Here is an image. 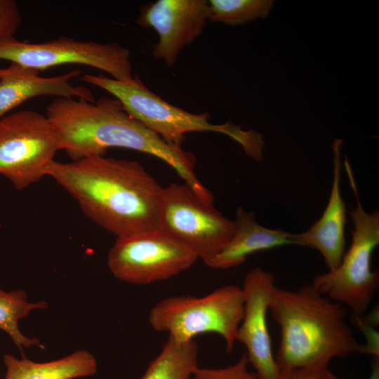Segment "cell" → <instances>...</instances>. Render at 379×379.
<instances>
[{
	"label": "cell",
	"instance_id": "5",
	"mask_svg": "<svg viewBox=\"0 0 379 379\" xmlns=\"http://www.w3.org/2000/svg\"><path fill=\"white\" fill-rule=\"evenodd\" d=\"M244 313L241 287L228 284L204 296L190 295L166 297L157 302L148 321L156 331L167 333L173 339L186 342L200 334H218L231 352L237 342Z\"/></svg>",
	"mask_w": 379,
	"mask_h": 379
},
{
	"label": "cell",
	"instance_id": "19",
	"mask_svg": "<svg viewBox=\"0 0 379 379\" xmlns=\"http://www.w3.org/2000/svg\"><path fill=\"white\" fill-rule=\"evenodd\" d=\"M210 20L237 26L257 18H265L272 9V0H210Z\"/></svg>",
	"mask_w": 379,
	"mask_h": 379
},
{
	"label": "cell",
	"instance_id": "7",
	"mask_svg": "<svg viewBox=\"0 0 379 379\" xmlns=\"http://www.w3.org/2000/svg\"><path fill=\"white\" fill-rule=\"evenodd\" d=\"M60 142L46 115L30 109L0 119V174L18 190L46 176Z\"/></svg>",
	"mask_w": 379,
	"mask_h": 379
},
{
	"label": "cell",
	"instance_id": "6",
	"mask_svg": "<svg viewBox=\"0 0 379 379\" xmlns=\"http://www.w3.org/2000/svg\"><path fill=\"white\" fill-rule=\"evenodd\" d=\"M357 200L350 213L354 229L352 243L340 265L333 271L319 274L311 284L321 294L350 308L356 317L362 316L378 288V270L371 267L372 254L379 244V212H366L359 199L349 161L345 160Z\"/></svg>",
	"mask_w": 379,
	"mask_h": 379
},
{
	"label": "cell",
	"instance_id": "1",
	"mask_svg": "<svg viewBox=\"0 0 379 379\" xmlns=\"http://www.w3.org/2000/svg\"><path fill=\"white\" fill-rule=\"evenodd\" d=\"M46 176L117 238L159 229L164 187L137 161L102 154L53 161Z\"/></svg>",
	"mask_w": 379,
	"mask_h": 379
},
{
	"label": "cell",
	"instance_id": "4",
	"mask_svg": "<svg viewBox=\"0 0 379 379\" xmlns=\"http://www.w3.org/2000/svg\"><path fill=\"white\" fill-rule=\"evenodd\" d=\"M81 79L109 92L131 116L170 144L180 145L188 133L213 131L237 141L255 161L262 159L265 142L258 132L245 131L231 122L211 124L209 114H193L170 104L150 91L137 76L119 81L103 74H86Z\"/></svg>",
	"mask_w": 379,
	"mask_h": 379
},
{
	"label": "cell",
	"instance_id": "17",
	"mask_svg": "<svg viewBox=\"0 0 379 379\" xmlns=\"http://www.w3.org/2000/svg\"><path fill=\"white\" fill-rule=\"evenodd\" d=\"M194 340L181 342L168 337L140 379H192L198 365Z\"/></svg>",
	"mask_w": 379,
	"mask_h": 379
},
{
	"label": "cell",
	"instance_id": "23",
	"mask_svg": "<svg viewBox=\"0 0 379 379\" xmlns=\"http://www.w3.org/2000/svg\"><path fill=\"white\" fill-rule=\"evenodd\" d=\"M379 357H373L371 362V371L368 379H379Z\"/></svg>",
	"mask_w": 379,
	"mask_h": 379
},
{
	"label": "cell",
	"instance_id": "16",
	"mask_svg": "<svg viewBox=\"0 0 379 379\" xmlns=\"http://www.w3.org/2000/svg\"><path fill=\"white\" fill-rule=\"evenodd\" d=\"M6 371L4 379H74L88 377L98 371L95 357L90 352L77 350L48 362H35L11 354L3 358Z\"/></svg>",
	"mask_w": 379,
	"mask_h": 379
},
{
	"label": "cell",
	"instance_id": "24",
	"mask_svg": "<svg viewBox=\"0 0 379 379\" xmlns=\"http://www.w3.org/2000/svg\"><path fill=\"white\" fill-rule=\"evenodd\" d=\"M1 68L0 67V72H1Z\"/></svg>",
	"mask_w": 379,
	"mask_h": 379
},
{
	"label": "cell",
	"instance_id": "11",
	"mask_svg": "<svg viewBox=\"0 0 379 379\" xmlns=\"http://www.w3.org/2000/svg\"><path fill=\"white\" fill-rule=\"evenodd\" d=\"M210 17L206 0H158L140 8L137 22L157 32L152 55L171 67L184 48L203 33Z\"/></svg>",
	"mask_w": 379,
	"mask_h": 379
},
{
	"label": "cell",
	"instance_id": "12",
	"mask_svg": "<svg viewBox=\"0 0 379 379\" xmlns=\"http://www.w3.org/2000/svg\"><path fill=\"white\" fill-rule=\"evenodd\" d=\"M275 286L273 274L260 267L246 273L241 286L244 313L237 341L245 346L248 363L260 379H276L279 373L267 324Z\"/></svg>",
	"mask_w": 379,
	"mask_h": 379
},
{
	"label": "cell",
	"instance_id": "18",
	"mask_svg": "<svg viewBox=\"0 0 379 379\" xmlns=\"http://www.w3.org/2000/svg\"><path fill=\"white\" fill-rule=\"evenodd\" d=\"M48 307L46 301L29 302L26 291L22 289L5 291L0 288V329L10 336L21 351L22 348L40 345L37 338H28L20 331L18 322L32 311Z\"/></svg>",
	"mask_w": 379,
	"mask_h": 379
},
{
	"label": "cell",
	"instance_id": "22",
	"mask_svg": "<svg viewBox=\"0 0 379 379\" xmlns=\"http://www.w3.org/2000/svg\"><path fill=\"white\" fill-rule=\"evenodd\" d=\"M276 379H340L329 368H296L279 370Z\"/></svg>",
	"mask_w": 379,
	"mask_h": 379
},
{
	"label": "cell",
	"instance_id": "20",
	"mask_svg": "<svg viewBox=\"0 0 379 379\" xmlns=\"http://www.w3.org/2000/svg\"><path fill=\"white\" fill-rule=\"evenodd\" d=\"M246 354L235 363L222 368L198 367L192 379H260L255 371L248 368Z\"/></svg>",
	"mask_w": 379,
	"mask_h": 379
},
{
	"label": "cell",
	"instance_id": "8",
	"mask_svg": "<svg viewBox=\"0 0 379 379\" xmlns=\"http://www.w3.org/2000/svg\"><path fill=\"white\" fill-rule=\"evenodd\" d=\"M159 229L193 252L205 264L230 241L234 220L204 201L186 183L164 187Z\"/></svg>",
	"mask_w": 379,
	"mask_h": 379
},
{
	"label": "cell",
	"instance_id": "2",
	"mask_svg": "<svg viewBox=\"0 0 379 379\" xmlns=\"http://www.w3.org/2000/svg\"><path fill=\"white\" fill-rule=\"evenodd\" d=\"M46 115L55 129L61 149L72 160L105 155L111 147L138 151L168 164L202 199L211 196L195 174L194 155L180 145L167 142L147 128L114 97L94 102L57 98L47 106Z\"/></svg>",
	"mask_w": 379,
	"mask_h": 379
},
{
	"label": "cell",
	"instance_id": "14",
	"mask_svg": "<svg viewBox=\"0 0 379 379\" xmlns=\"http://www.w3.org/2000/svg\"><path fill=\"white\" fill-rule=\"evenodd\" d=\"M39 71L11 63L0 72V119L27 100L41 95L82 98L94 102L91 91L70 81L81 75L77 69L55 77H44Z\"/></svg>",
	"mask_w": 379,
	"mask_h": 379
},
{
	"label": "cell",
	"instance_id": "15",
	"mask_svg": "<svg viewBox=\"0 0 379 379\" xmlns=\"http://www.w3.org/2000/svg\"><path fill=\"white\" fill-rule=\"evenodd\" d=\"M233 234L227 244L206 265L227 270L241 265L248 255L260 251L292 244L291 233L260 225L255 213L239 207L234 220Z\"/></svg>",
	"mask_w": 379,
	"mask_h": 379
},
{
	"label": "cell",
	"instance_id": "13",
	"mask_svg": "<svg viewBox=\"0 0 379 379\" xmlns=\"http://www.w3.org/2000/svg\"><path fill=\"white\" fill-rule=\"evenodd\" d=\"M343 140L335 139L333 152V182L327 206L321 216L307 230L292 234L293 245L315 248L322 255L328 271L335 270L345 253V226L346 206L340 192L341 146Z\"/></svg>",
	"mask_w": 379,
	"mask_h": 379
},
{
	"label": "cell",
	"instance_id": "9",
	"mask_svg": "<svg viewBox=\"0 0 379 379\" xmlns=\"http://www.w3.org/2000/svg\"><path fill=\"white\" fill-rule=\"evenodd\" d=\"M199 259L188 247L159 229L117 238L107 265L118 279L147 285L169 279Z\"/></svg>",
	"mask_w": 379,
	"mask_h": 379
},
{
	"label": "cell",
	"instance_id": "21",
	"mask_svg": "<svg viewBox=\"0 0 379 379\" xmlns=\"http://www.w3.org/2000/svg\"><path fill=\"white\" fill-rule=\"evenodd\" d=\"M22 16L14 0H0V41L15 37L20 28Z\"/></svg>",
	"mask_w": 379,
	"mask_h": 379
},
{
	"label": "cell",
	"instance_id": "10",
	"mask_svg": "<svg viewBox=\"0 0 379 379\" xmlns=\"http://www.w3.org/2000/svg\"><path fill=\"white\" fill-rule=\"evenodd\" d=\"M0 59L39 72L75 64L104 71L119 81L133 77L130 51L117 42L104 44L61 36L48 41L27 43L13 37L0 41Z\"/></svg>",
	"mask_w": 379,
	"mask_h": 379
},
{
	"label": "cell",
	"instance_id": "3",
	"mask_svg": "<svg viewBox=\"0 0 379 379\" xmlns=\"http://www.w3.org/2000/svg\"><path fill=\"white\" fill-rule=\"evenodd\" d=\"M269 310L280 328L279 370L326 367L336 357L364 352L346 321V307L311 284L297 290L276 286Z\"/></svg>",
	"mask_w": 379,
	"mask_h": 379
}]
</instances>
